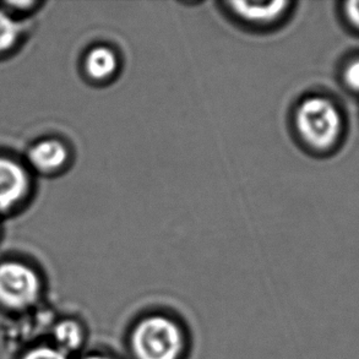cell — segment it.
Returning <instances> with one entry per match:
<instances>
[{
	"label": "cell",
	"instance_id": "cell-1",
	"mask_svg": "<svg viewBox=\"0 0 359 359\" xmlns=\"http://www.w3.org/2000/svg\"><path fill=\"white\" fill-rule=\"evenodd\" d=\"M291 129L303 147L326 152L340 139L342 119L335 103L324 96L311 95L301 98L292 109Z\"/></svg>",
	"mask_w": 359,
	"mask_h": 359
},
{
	"label": "cell",
	"instance_id": "cell-2",
	"mask_svg": "<svg viewBox=\"0 0 359 359\" xmlns=\"http://www.w3.org/2000/svg\"><path fill=\"white\" fill-rule=\"evenodd\" d=\"M130 350L135 359H180L185 350L184 331L170 316H145L131 330Z\"/></svg>",
	"mask_w": 359,
	"mask_h": 359
},
{
	"label": "cell",
	"instance_id": "cell-3",
	"mask_svg": "<svg viewBox=\"0 0 359 359\" xmlns=\"http://www.w3.org/2000/svg\"><path fill=\"white\" fill-rule=\"evenodd\" d=\"M221 11L232 24L252 34H271L291 18L294 3L275 1H221Z\"/></svg>",
	"mask_w": 359,
	"mask_h": 359
},
{
	"label": "cell",
	"instance_id": "cell-4",
	"mask_svg": "<svg viewBox=\"0 0 359 359\" xmlns=\"http://www.w3.org/2000/svg\"><path fill=\"white\" fill-rule=\"evenodd\" d=\"M42 283L37 272L21 262L0 264V304L22 311L39 301Z\"/></svg>",
	"mask_w": 359,
	"mask_h": 359
},
{
	"label": "cell",
	"instance_id": "cell-5",
	"mask_svg": "<svg viewBox=\"0 0 359 359\" xmlns=\"http://www.w3.org/2000/svg\"><path fill=\"white\" fill-rule=\"evenodd\" d=\"M83 76L95 86L104 88L114 83L123 72V57L112 44L96 43L83 54Z\"/></svg>",
	"mask_w": 359,
	"mask_h": 359
},
{
	"label": "cell",
	"instance_id": "cell-6",
	"mask_svg": "<svg viewBox=\"0 0 359 359\" xmlns=\"http://www.w3.org/2000/svg\"><path fill=\"white\" fill-rule=\"evenodd\" d=\"M27 175L21 165L0 157V211L14 208L27 190Z\"/></svg>",
	"mask_w": 359,
	"mask_h": 359
},
{
	"label": "cell",
	"instance_id": "cell-7",
	"mask_svg": "<svg viewBox=\"0 0 359 359\" xmlns=\"http://www.w3.org/2000/svg\"><path fill=\"white\" fill-rule=\"evenodd\" d=\"M70 150L63 141L58 139H47L39 141L29 152L31 163L39 170L53 172L62 170L68 165Z\"/></svg>",
	"mask_w": 359,
	"mask_h": 359
},
{
	"label": "cell",
	"instance_id": "cell-8",
	"mask_svg": "<svg viewBox=\"0 0 359 359\" xmlns=\"http://www.w3.org/2000/svg\"><path fill=\"white\" fill-rule=\"evenodd\" d=\"M53 337L57 344L55 347L69 355L81 348L85 341V332L78 321L64 319L54 326Z\"/></svg>",
	"mask_w": 359,
	"mask_h": 359
},
{
	"label": "cell",
	"instance_id": "cell-9",
	"mask_svg": "<svg viewBox=\"0 0 359 359\" xmlns=\"http://www.w3.org/2000/svg\"><path fill=\"white\" fill-rule=\"evenodd\" d=\"M19 34V25L9 15L0 10V50H5L14 46Z\"/></svg>",
	"mask_w": 359,
	"mask_h": 359
},
{
	"label": "cell",
	"instance_id": "cell-10",
	"mask_svg": "<svg viewBox=\"0 0 359 359\" xmlns=\"http://www.w3.org/2000/svg\"><path fill=\"white\" fill-rule=\"evenodd\" d=\"M21 359H69V357L57 347L39 346L27 351Z\"/></svg>",
	"mask_w": 359,
	"mask_h": 359
},
{
	"label": "cell",
	"instance_id": "cell-11",
	"mask_svg": "<svg viewBox=\"0 0 359 359\" xmlns=\"http://www.w3.org/2000/svg\"><path fill=\"white\" fill-rule=\"evenodd\" d=\"M345 83L351 90L359 93V59L348 64L344 73Z\"/></svg>",
	"mask_w": 359,
	"mask_h": 359
},
{
	"label": "cell",
	"instance_id": "cell-12",
	"mask_svg": "<svg viewBox=\"0 0 359 359\" xmlns=\"http://www.w3.org/2000/svg\"><path fill=\"white\" fill-rule=\"evenodd\" d=\"M345 14L351 24L359 29V1H350L346 3Z\"/></svg>",
	"mask_w": 359,
	"mask_h": 359
},
{
	"label": "cell",
	"instance_id": "cell-13",
	"mask_svg": "<svg viewBox=\"0 0 359 359\" xmlns=\"http://www.w3.org/2000/svg\"><path fill=\"white\" fill-rule=\"evenodd\" d=\"M81 359H112L111 357H108V355H98V353H95V355H85Z\"/></svg>",
	"mask_w": 359,
	"mask_h": 359
}]
</instances>
